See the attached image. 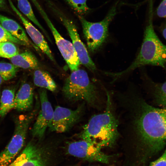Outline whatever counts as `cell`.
I'll return each mask as SVG.
<instances>
[{
    "label": "cell",
    "instance_id": "cell-14",
    "mask_svg": "<svg viewBox=\"0 0 166 166\" xmlns=\"http://www.w3.org/2000/svg\"><path fill=\"white\" fill-rule=\"evenodd\" d=\"M34 93L32 87L27 83L23 84L15 97L14 108L20 112L30 110L33 105Z\"/></svg>",
    "mask_w": 166,
    "mask_h": 166
},
{
    "label": "cell",
    "instance_id": "cell-27",
    "mask_svg": "<svg viewBox=\"0 0 166 166\" xmlns=\"http://www.w3.org/2000/svg\"><path fill=\"white\" fill-rule=\"evenodd\" d=\"M160 29V32L166 40V23H164L161 25Z\"/></svg>",
    "mask_w": 166,
    "mask_h": 166
},
{
    "label": "cell",
    "instance_id": "cell-13",
    "mask_svg": "<svg viewBox=\"0 0 166 166\" xmlns=\"http://www.w3.org/2000/svg\"><path fill=\"white\" fill-rule=\"evenodd\" d=\"M8 166H45V164L40 149L33 141H31Z\"/></svg>",
    "mask_w": 166,
    "mask_h": 166
},
{
    "label": "cell",
    "instance_id": "cell-18",
    "mask_svg": "<svg viewBox=\"0 0 166 166\" xmlns=\"http://www.w3.org/2000/svg\"><path fill=\"white\" fill-rule=\"evenodd\" d=\"M33 81L34 85L52 92L57 89V85L50 74L47 72L37 69L34 73Z\"/></svg>",
    "mask_w": 166,
    "mask_h": 166
},
{
    "label": "cell",
    "instance_id": "cell-8",
    "mask_svg": "<svg viewBox=\"0 0 166 166\" xmlns=\"http://www.w3.org/2000/svg\"><path fill=\"white\" fill-rule=\"evenodd\" d=\"M103 147L96 142L82 140L72 142L68 147V153L75 157L90 161H95L107 164L111 156L101 151Z\"/></svg>",
    "mask_w": 166,
    "mask_h": 166
},
{
    "label": "cell",
    "instance_id": "cell-23",
    "mask_svg": "<svg viewBox=\"0 0 166 166\" xmlns=\"http://www.w3.org/2000/svg\"><path fill=\"white\" fill-rule=\"evenodd\" d=\"M65 0L79 15L83 16L90 10V9L87 6V0Z\"/></svg>",
    "mask_w": 166,
    "mask_h": 166
},
{
    "label": "cell",
    "instance_id": "cell-25",
    "mask_svg": "<svg viewBox=\"0 0 166 166\" xmlns=\"http://www.w3.org/2000/svg\"><path fill=\"white\" fill-rule=\"evenodd\" d=\"M149 166H166V147L162 154L158 159L151 162Z\"/></svg>",
    "mask_w": 166,
    "mask_h": 166
},
{
    "label": "cell",
    "instance_id": "cell-6",
    "mask_svg": "<svg viewBox=\"0 0 166 166\" xmlns=\"http://www.w3.org/2000/svg\"><path fill=\"white\" fill-rule=\"evenodd\" d=\"M116 6H113L105 18L97 22H89L79 15L84 36L89 51L94 53L98 50L105 42L108 36V27L116 14Z\"/></svg>",
    "mask_w": 166,
    "mask_h": 166
},
{
    "label": "cell",
    "instance_id": "cell-17",
    "mask_svg": "<svg viewBox=\"0 0 166 166\" xmlns=\"http://www.w3.org/2000/svg\"><path fill=\"white\" fill-rule=\"evenodd\" d=\"M10 59L12 63L18 67L24 69H36L39 66L37 58L29 51L18 54Z\"/></svg>",
    "mask_w": 166,
    "mask_h": 166
},
{
    "label": "cell",
    "instance_id": "cell-9",
    "mask_svg": "<svg viewBox=\"0 0 166 166\" xmlns=\"http://www.w3.org/2000/svg\"><path fill=\"white\" fill-rule=\"evenodd\" d=\"M83 106H79L75 110L60 106H57L53 112L52 119L48 127L50 130L57 132H66L79 120Z\"/></svg>",
    "mask_w": 166,
    "mask_h": 166
},
{
    "label": "cell",
    "instance_id": "cell-16",
    "mask_svg": "<svg viewBox=\"0 0 166 166\" xmlns=\"http://www.w3.org/2000/svg\"><path fill=\"white\" fill-rule=\"evenodd\" d=\"M0 24L13 36L24 42L26 45H30V42L25 31L16 22L0 14Z\"/></svg>",
    "mask_w": 166,
    "mask_h": 166
},
{
    "label": "cell",
    "instance_id": "cell-28",
    "mask_svg": "<svg viewBox=\"0 0 166 166\" xmlns=\"http://www.w3.org/2000/svg\"><path fill=\"white\" fill-rule=\"evenodd\" d=\"M6 5L5 0H0V8L5 9Z\"/></svg>",
    "mask_w": 166,
    "mask_h": 166
},
{
    "label": "cell",
    "instance_id": "cell-29",
    "mask_svg": "<svg viewBox=\"0 0 166 166\" xmlns=\"http://www.w3.org/2000/svg\"><path fill=\"white\" fill-rule=\"evenodd\" d=\"M3 79L0 76V86L2 84V82H3Z\"/></svg>",
    "mask_w": 166,
    "mask_h": 166
},
{
    "label": "cell",
    "instance_id": "cell-19",
    "mask_svg": "<svg viewBox=\"0 0 166 166\" xmlns=\"http://www.w3.org/2000/svg\"><path fill=\"white\" fill-rule=\"evenodd\" d=\"M14 91L12 89H4L2 92L0 100V117H3L14 108Z\"/></svg>",
    "mask_w": 166,
    "mask_h": 166
},
{
    "label": "cell",
    "instance_id": "cell-24",
    "mask_svg": "<svg viewBox=\"0 0 166 166\" xmlns=\"http://www.w3.org/2000/svg\"><path fill=\"white\" fill-rule=\"evenodd\" d=\"M11 42L21 45H26L24 42L12 35L0 24V42Z\"/></svg>",
    "mask_w": 166,
    "mask_h": 166
},
{
    "label": "cell",
    "instance_id": "cell-3",
    "mask_svg": "<svg viewBox=\"0 0 166 166\" xmlns=\"http://www.w3.org/2000/svg\"><path fill=\"white\" fill-rule=\"evenodd\" d=\"M107 94L105 111L92 117L80 135L82 140L94 141L102 147L113 146L119 135L118 121L112 110L110 96Z\"/></svg>",
    "mask_w": 166,
    "mask_h": 166
},
{
    "label": "cell",
    "instance_id": "cell-26",
    "mask_svg": "<svg viewBox=\"0 0 166 166\" xmlns=\"http://www.w3.org/2000/svg\"><path fill=\"white\" fill-rule=\"evenodd\" d=\"M156 14L161 18L166 17V0H162L156 10Z\"/></svg>",
    "mask_w": 166,
    "mask_h": 166
},
{
    "label": "cell",
    "instance_id": "cell-22",
    "mask_svg": "<svg viewBox=\"0 0 166 166\" xmlns=\"http://www.w3.org/2000/svg\"><path fill=\"white\" fill-rule=\"evenodd\" d=\"M18 54V49L13 42H0V57L11 58Z\"/></svg>",
    "mask_w": 166,
    "mask_h": 166
},
{
    "label": "cell",
    "instance_id": "cell-20",
    "mask_svg": "<svg viewBox=\"0 0 166 166\" xmlns=\"http://www.w3.org/2000/svg\"><path fill=\"white\" fill-rule=\"evenodd\" d=\"M17 0L18 7L20 12L37 26L43 31L48 39L51 41L47 32L36 18L29 1L28 0Z\"/></svg>",
    "mask_w": 166,
    "mask_h": 166
},
{
    "label": "cell",
    "instance_id": "cell-2",
    "mask_svg": "<svg viewBox=\"0 0 166 166\" xmlns=\"http://www.w3.org/2000/svg\"><path fill=\"white\" fill-rule=\"evenodd\" d=\"M148 65L164 68L166 66V45L157 35L151 18L145 29L140 51L133 61L125 70L119 72L108 73V75L117 79L138 68Z\"/></svg>",
    "mask_w": 166,
    "mask_h": 166
},
{
    "label": "cell",
    "instance_id": "cell-1",
    "mask_svg": "<svg viewBox=\"0 0 166 166\" xmlns=\"http://www.w3.org/2000/svg\"><path fill=\"white\" fill-rule=\"evenodd\" d=\"M129 98L134 138L145 160L150 158L166 147V109L152 106L139 96Z\"/></svg>",
    "mask_w": 166,
    "mask_h": 166
},
{
    "label": "cell",
    "instance_id": "cell-7",
    "mask_svg": "<svg viewBox=\"0 0 166 166\" xmlns=\"http://www.w3.org/2000/svg\"><path fill=\"white\" fill-rule=\"evenodd\" d=\"M46 1L49 7L66 28L81 64L91 71L95 72L97 70L96 66L91 58L85 46L81 40L74 22L52 2L49 0Z\"/></svg>",
    "mask_w": 166,
    "mask_h": 166
},
{
    "label": "cell",
    "instance_id": "cell-10",
    "mask_svg": "<svg viewBox=\"0 0 166 166\" xmlns=\"http://www.w3.org/2000/svg\"><path fill=\"white\" fill-rule=\"evenodd\" d=\"M39 95L41 109L31 130V133L33 137L41 140L43 137L46 128L52 119L54 111L49 101L45 89H40Z\"/></svg>",
    "mask_w": 166,
    "mask_h": 166
},
{
    "label": "cell",
    "instance_id": "cell-5",
    "mask_svg": "<svg viewBox=\"0 0 166 166\" xmlns=\"http://www.w3.org/2000/svg\"><path fill=\"white\" fill-rule=\"evenodd\" d=\"M38 105L25 116H21L16 121L13 136L4 149L0 153V166H8L23 147L29 127L38 111Z\"/></svg>",
    "mask_w": 166,
    "mask_h": 166
},
{
    "label": "cell",
    "instance_id": "cell-11",
    "mask_svg": "<svg viewBox=\"0 0 166 166\" xmlns=\"http://www.w3.org/2000/svg\"><path fill=\"white\" fill-rule=\"evenodd\" d=\"M45 22L53 34L60 52L70 70L72 71L77 70L81 63L72 43L61 35L50 19Z\"/></svg>",
    "mask_w": 166,
    "mask_h": 166
},
{
    "label": "cell",
    "instance_id": "cell-4",
    "mask_svg": "<svg viewBox=\"0 0 166 166\" xmlns=\"http://www.w3.org/2000/svg\"><path fill=\"white\" fill-rule=\"evenodd\" d=\"M62 92L65 97L71 102L84 101L94 105L98 100L96 87L83 69L72 72L65 80Z\"/></svg>",
    "mask_w": 166,
    "mask_h": 166
},
{
    "label": "cell",
    "instance_id": "cell-12",
    "mask_svg": "<svg viewBox=\"0 0 166 166\" xmlns=\"http://www.w3.org/2000/svg\"><path fill=\"white\" fill-rule=\"evenodd\" d=\"M11 8L22 21L26 30L35 44L53 62L54 59L51 50L43 35L16 8L11 0H8Z\"/></svg>",
    "mask_w": 166,
    "mask_h": 166
},
{
    "label": "cell",
    "instance_id": "cell-15",
    "mask_svg": "<svg viewBox=\"0 0 166 166\" xmlns=\"http://www.w3.org/2000/svg\"><path fill=\"white\" fill-rule=\"evenodd\" d=\"M144 79L154 103L160 108L166 109V79L162 83H159L154 81L146 76H144Z\"/></svg>",
    "mask_w": 166,
    "mask_h": 166
},
{
    "label": "cell",
    "instance_id": "cell-21",
    "mask_svg": "<svg viewBox=\"0 0 166 166\" xmlns=\"http://www.w3.org/2000/svg\"><path fill=\"white\" fill-rule=\"evenodd\" d=\"M18 69L12 64L0 62V76L4 80H10L16 76Z\"/></svg>",
    "mask_w": 166,
    "mask_h": 166
}]
</instances>
